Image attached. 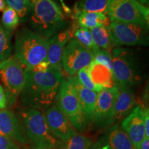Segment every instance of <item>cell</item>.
I'll list each match as a JSON object with an SVG mask.
<instances>
[{
	"label": "cell",
	"mask_w": 149,
	"mask_h": 149,
	"mask_svg": "<svg viewBox=\"0 0 149 149\" xmlns=\"http://www.w3.org/2000/svg\"><path fill=\"white\" fill-rule=\"evenodd\" d=\"M63 79L59 67L50 66L44 72L25 68V84L21 93L24 107L37 110L49 107L57 97Z\"/></svg>",
	"instance_id": "cell-1"
},
{
	"label": "cell",
	"mask_w": 149,
	"mask_h": 149,
	"mask_svg": "<svg viewBox=\"0 0 149 149\" xmlns=\"http://www.w3.org/2000/svg\"><path fill=\"white\" fill-rule=\"evenodd\" d=\"M29 23L35 33L50 38L66 27L60 7L53 0H29Z\"/></svg>",
	"instance_id": "cell-2"
},
{
	"label": "cell",
	"mask_w": 149,
	"mask_h": 149,
	"mask_svg": "<svg viewBox=\"0 0 149 149\" xmlns=\"http://www.w3.org/2000/svg\"><path fill=\"white\" fill-rule=\"evenodd\" d=\"M48 39L28 29L16 36L15 57L26 69H33L47 59Z\"/></svg>",
	"instance_id": "cell-3"
},
{
	"label": "cell",
	"mask_w": 149,
	"mask_h": 149,
	"mask_svg": "<svg viewBox=\"0 0 149 149\" xmlns=\"http://www.w3.org/2000/svg\"><path fill=\"white\" fill-rule=\"evenodd\" d=\"M24 130L33 149H60L63 142L50 131L45 116L40 110L29 109L24 112Z\"/></svg>",
	"instance_id": "cell-4"
},
{
	"label": "cell",
	"mask_w": 149,
	"mask_h": 149,
	"mask_svg": "<svg viewBox=\"0 0 149 149\" xmlns=\"http://www.w3.org/2000/svg\"><path fill=\"white\" fill-rule=\"evenodd\" d=\"M107 15L110 21L148 26V8L137 0H110Z\"/></svg>",
	"instance_id": "cell-5"
},
{
	"label": "cell",
	"mask_w": 149,
	"mask_h": 149,
	"mask_svg": "<svg viewBox=\"0 0 149 149\" xmlns=\"http://www.w3.org/2000/svg\"><path fill=\"white\" fill-rule=\"evenodd\" d=\"M113 72L116 86L130 87L139 82L141 77L139 74L135 59L127 49L115 48L112 50Z\"/></svg>",
	"instance_id": "cell-6"
},
{
	"label": "cell",
	"mask_w": 149,
	"mask_h": 149,
	"mask_svg": "<svg viewBox=\"0 0 149 149\" xmlns=\"http://www.w3.org/2000/svg\"><path fill=\"white\" fill-rule=\"evenodd\" d=\"M0 78L7 102L12 105L15 103L25 84V68L15 56L10 57L0 62Z\"/></svg>",
	"instance_id": "cell-7"
},
{
	"label": "cell",
	"mask_w": 149,
	"mask_h": 149,
	"mask_svg": "<svg viewBox=\"0 0 149 149\" xmlns=\"http://www.w3.org/2000/svg\"><path fill=\"white\" fill-rule=\"evenodd\" d=\"M57 101V107L69 120L72 126L76 130L82 131L87 126L82 109L77 95L66 79H63L61 81Z\"/></svg>",
	"instance_id": "cell-8"
},
{
	"label": "cell",
	"mask_w": 149,
	"mask_h": 149,
	"mask_svg": "<svg viewBox=\"0 0 149 149\" xmlns=\"http://www.w3.org/2000/svg\"><path fill=\"white\" fill-rule=\"evenodd\" d=\"M109 29L115 46L148 45V26L111 21Z\"/></svg>",
	"instance_id": "cell-9"
},
{
	"label": "cell",
	"mask_w": 149,
	"mask_h": 149,
	"mask_svg": "<svg viewBox=\"0 0 149 149\" xmlns=\"http://www.w3.org/2000/svg\"><path fill=\"white\" fill-rule=\"evenodd\" d=\"M93 59L94 56L91 49L76 39H72L63 51L61 64L67 73L74 76L80 70L88 66Z\"/></svg>",
	"instance_id": "cell-10"
},
{
	"label": "cell",
	"mask_w": 149,
	"mask_h": 149,
	"mask_svg": "<svg viewBox=\"0 0 149 149\" xmlns=\"http://www.w3.org/2000/svg\"><path fill=\"white\" fill-rule=\"evenodd\" d=\"M119 90L117 86L98 93L93 121L97 128H107L113 124L114 105Z\"/></svg>",
	"instance_id": "cell-11"
},
{
	"label": "cell",
	"mask_w": 149,
	"mask_h": 149,
	"mask_svg": "<svg viewBox=\"0 0 149 149\" xmlns=\"http://www.w3.org/2000/svg\"><path fill=\"white\" fill-rule=\"evenodd\" d=\"M44 116L50 131L59 141L66 142L77 135V130L57 106L48 108Z\"/></svg>",
	"instance_id": "cell-12"
},
{
	"label": "cell",
	"mask_w": 149,
	"mask_h": 149,
	"mask_svg": "<svg viewBox=\"0 0 149 149\" xmlns=\"http://www.w3.org/2000/svg\"><path fill=\"white\" fill-rule=\"evenodd\" d=\"M144 109L141 105L134 108L131 113L123 120L121 127L127 134L135 149L145 137L144 125Z\"/></svg>",
	"instance_id": "cell-13"
},
{
	"label": "cell",
	"mask_w": 149,
	"mask_h": 149,
	"mask_svg": "<svg viewBox=\"0 0 149 149\" xmlns=\"http://www.w3.org/2000/svg\"><path fill=\"white\" fill-rule=\"evenodd\" d=\"M66 79L70 83L77 95L82 109L86 122L87 125H88L93 121L98 93L83 86L78 81L76 75L69 76Z\"/></svg>",
	"instance_id": "cell-14"
},
{
	"label": "cell",
	"mask_w": 149,
	"mask_h": 149,
	"mask_svg": "<svg viewBox=\"0 0 149 149\" xmlns=\"http://www.w3.org/2000/svg\"><path fill=\"white\" fill-rule=\"evenodd\" d=\"M0 135L26 144L28 140L17 117L8 110H0Z\"/></svg>",
	"instance_id": "cell-15"
},
{
	"label": "cell",
	"mask_w": 149,
	"mask_h": 149,
	"mask_svg": "<svg viewBox=\"0 0 149 149\" xmlns=\"http://www.w3.org/2000/svg\"><path fill=\"white\" fill-rule=\"evenodd\" d=\"M72 31L70 29L59 32L48 40L47 61L50 66L61 68V59L65 46L72 38Z\"/></svg>",
	"instance_id": "cell-16"
},
{
	"label": "cell",
	"mask_w": 149,
	"mask_h": 149,
	"mask_svg": "<svg viewBox=\"0 0 149 149\" xmlns=\"http://www.w3.org/2000/svg\"><path fill=\"white\" fill-rule=\"evenodd\" d=\"M114 105L113 124L120 122L131 113L135 107V97L130 87H120Z\"/></svg>",
	"instance_id": "cell-17"
},
{
	"label": "cell",
	"mask_w": 149,
	"mask_h": 149,
	"mask_svg": "<svg viewBox=\"0 0 149 149\" xmlns=\"http://www.w3.org/2000/svg\"><path fill=\"white\" fill-rule=\"evenodd\" d=\"M87 68L92 82L101 91L116 86L113 72L104 65L93 60Z\"/></svg>",
	"instance_id": "cell-18"
},
{
	"label": "cell",
	"mask_w": 149,
	"mask_h": 149,
	"mask_svg": "<svg viewBox=\"0 0 149 149\" xmlns=\"http://www.w3.org/2000/svg\"><path fill=\"white\" fill-rule=\"evenodd\" d=\"M111 149H135L131 141L119 123H115L104 137Z\"/></svg>",
	"instance_id": "cell-19"
},
{
	"label": "cell",
	"mask_w": 149,
	"mask_h": 149,
	"mask_svg": "<svg viewBox=\"0 0 149 149\" xmlns=\"http://www.w3.org/2000/svg\"><path fill=\"white\" fill-rule=\"evenodd\" d=\"M74 17L81 28L93 29L98 26H109L110 18L107 15L100 13L74 11Z\"/></svg>",
	"instance_id": "cell-20"
},
{
	"label": "cell",
	"mask_w": 149,
	"mask_h": 149,
	"mask_svg": "<svg viewBox=\"0 0 149 149\" xmlns=\"http://www.w3.org/2000/svg\"><path fill=\"white\" fill-rule=\"evenodd\" d=\"M110 0H79L74 6V11L100 13L107 15Z\"/></svg>",
	"instance_id": "cell-21"
},
{
	"label": "cell",
	"mask_w": 149,
	"mask_h": 149,
	"mask_svg": "<svg viewBox=\"0 0 149 149\" xmlns=\"http://www.w3.org/2000/svg\"><path fill=\"white\" fill-rule=\"evenodd\" d=\"M90 31L95 45L106 51L111 49L113 42L109 27L98 26L93 28Z\"/></svg>",
	"instance_id": "cell-22"
},
{
	"label": "cell",
	"mask_w": 149,
	"mask_h": 149,
	"mask_svg": "<svg viewBox=\"0 0 149 149\" xmlns=\"http://www.w3.org/2000/svg\"><path fill=\"white\" fill-rule=\"evenodd\" d=\"M12 52L10 31L0 24V62L8 59Z\"/></svg>",
	"instance_id": "cell-23"
},
{
	"label": "cell",
	"mask_w": 149,
	"mask_h": 149,
	"mask_svg": "<svg viewBox=\"0 0 149 149\" xmlns=\"http://www.w3.org/2000/svg\"><path fill=\"white\" fill-rule=\"evenodd\" d=\"M19 22L20 19L16 11L8 6L6 7L1 17V23H2L1 25L6 29L10 31L15 29L18 26Z\"/></svg>",
	"instance_id": "cell-24"
},
{
	"label": "cell",
	"mask_w": 149,
	"mask_h": 149,
	"mask_svg": "<svg viewBox=\"0 0 149 149\" xmlns=\"http://www.w3.org/2000/svg\"><path fill=\"white\" fill-rule=\"evenodd\" d=\"M94 59L93 60L99 64L104 65L112 71L113 70V63H112L111 54L108 51L101 49L97 46L92 50Z\"/></svg>",
	"instance_id": "cell-25"
},
{
	"label": "cell",
	"mask_w": 149,
	"mask_h": 149,
	"mask_svg": "<svg viewBox=\"0 0 149 149\" xmlns=\"http://www.w3.org/2000/svg\"><path fill=\"white\" fill-rule=\"evenodd\" d=\"M74 35L78 42H79L85 47L91 49V51L97 47L93 42L92 35L89 29L86 28H80L76 30Z\"/></svg>",
	"instance_id": "cell-26"
},
{
	"label": "cell",
	"mask_w": 149,
	"mask_h": 149,
	"mask_svg": "<svg viewBox=\"0 0 149 149\" xmlns=\"http://www.w3.org/2000/svg\"><path fill=\"white\" fill-rule=\"evenodd\" d=\"M6 2L17 13L19 19H25L29 13V0H6Z\"/></svg>",
	"instance_id": "cell-27"
},
{
	"label": "cell",
	"mask_w": 149,
	"mask_h": 149,
	"mask_svg": "<svg viewBox=\"0 0 149 149\" xmlns=\"http://www.w3.org/2000/svg\"><path fill=\"white\" fill-rule=\"evenodd\" d=\"M66 143L64 149H88L92 144V141L86 136L77 134Z\"/></svg>",
	"instance_id": "cell-28"
},
{
	"label": "cell",
	"mask_w": 149,
	"mask_h": 149,
	"mask_svg": "<svg viewBox=\"0 0 149 149\" xmlns=\"http://www.w3.org/2000/svg\"><path fill=\"white\" fill-rule=\"evenodd\" d=\"M88 67V66H87ZM85 68L83 69L80 70L79 71L77 72V75H76L78 81H79L80 84L84 86L85 88H87L90 90H92L93 91H95L97 93H99L100 91H101L100 88H97L95 85L91 81L89 77L88 73V68Z\"/></svg>",
	"instance_id": "cell-29"
},
{
	"label": "cell",
	"mask_w": 149,
	"mask_h": 149,
	"mask_svg": "<svg viewBox=\"0 0 149 149\" xmlns=\"http://www.w3.org/2000/svg\"><path fill=\"white\" fill-rule=\"evenodd\" d=\"M0 149H20L18 145L11 139L0 135Z\"/></svg>",
	"instance_id": "cell-30"
},
{
	"label": "cell",
	"mask_w": 149,
	"mask_h": 149,
	"mask_svg": "<svg viewBox=\"0 0 149 149\" xmlns=\"http://www.w3.org/2000/svg\"><path fill=\"white\" fill-rule=\"evenodd\" d=\"M88 149H111L109 144H107L105 139L104 138L102 140L97 141L95 143H92Z\"/></svg>",
	"instance_id": "cell-31"
},
{
	"label": "cell",
	"mask_w": 149,
	"mask_h": 149,
	"mask_svg": "<svg viewBox=\"0 0 149 149\" xmlns=\"http://www.w3.org/2000/svg\"><path fill=\"white\" fill-rule=\"evenodd\" d=\"M144 125L145 137L149 138V111L148 109H144Z\"/></svg>",
	"instance_id": "cell-32"
},
{
	"label": "cell",
	"mask_w": 149,
	"mask_h": 149,
	"mask_svg": "<svg viewBox=\"0 0 149 149\" xmlns=\"http://www.w3.org/2000/svg\"><path fill=\"white\" fill-rule=\"evenodd\" d=\"M7 106V98L3 86L0 85V110L6 109Z\"/></svg>",
	"instance_id": "cell-33"
},
{
	"label": "cell",
	"mask_w": 149,
	"mask_h": 149,
	"mask_svg": "<svg viewBox=\"0 0 149 149\" xmlns=\"http://www.w3.org/2000/svg\"><path fill=\"white\" fill-rule=\"evenodd\" d=\"M50 67V64L47 61V59L45 61H42L40 64H39L37 66L35 67L33 69H31L33 71H37V72H44L47 70Z\"/></svg>",
	"instance_id": "cell-34"
},
{
	"label": "cell",
	"mask_w": 149,
	"mask_h": 149,
	"mask_svg": "<svg viewBox=\"0 0 149 149\" xmlns=\"http://www.w3.org/2000/svg\"><path fill=\"white\" fill-rule=\"evenodd\" d=\"M137 149H149V138L144 137Z\"/></svg>",
	"instance_id": "cell-35"
},
{
	"label": "cell",
	"mask_w": 149,
	"mask_h": 149,
	"mask_svg": "<svg viewBox=\"0 0 149 149\" xmlns=\"http://www.w3.org/2000/svg\"><path fill=\"white\" fill-rule=\"evenodd\" d=\"M61 3V6H62V8L64 9V11L66 13V14H70L71 13V10H70V8L68 6H67L66 3H65L64 0H59Z\"/></svg>",
	"instance_id": "cell-36"
},
{
	"label": "cell",
	"mask_w": 149,
	"mask_h": 149,
	"mask_svg": "<svg viewBox=\"0 0 149 149\" xmlns=\"http://www.w3.org/2000/svg\"><path fill=\"white\" fill-rule=\"evenodd\" d=\"M6 8V1L5 0H0V12L3 11Z\"/></svg>",
	"instance_id": "cell-37"
},
{
	"label": "cell",
	"mask_w": 149,
	"mask_h": 149,
	"mask_svg": "<svg viewBox=\"0 0 149 149\" xmlns=\"http://www.w3.org/2000/svg\"><path fill=\"white\" fill-rule=\"evenodd\" d=\"M137 1H138L139 3H141V4L146 6V4L148 5V0H137Z\"/></svg>",
	"instance_id": "cell-38"
}]
</instances>
